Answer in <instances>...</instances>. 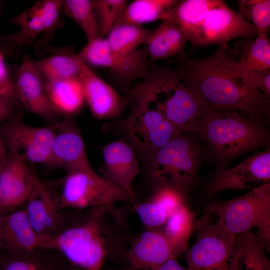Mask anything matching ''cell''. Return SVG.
<instances>
[{
  "mask_svg": "<svg viewBox=\"0 0 270 270\" xmlns=\"http://www.w3.org/2000/svg\"><path fill=\"white\" fill-rule=\"evenodd\" d=\"M218 48L202 58H178L174 72L195 94L215 110L235 112L267 124L270 99L237 72L236 58Z\"/></svg>",
  "mask_w": 270,
  "mask_h": 270,
  "instance_id": "cell-1",
  "label": "cell"
},
{
  "mask_svg": "<svg viewBox=\"0 0 270 270\" xmlns=\"http://www.w3.org/2000/svg\"><path fill=\"white\" fill-rule=\"evenodd\" d=\"M79 220L41 239L39 248L56 250L68 263L84 270H102L106 261L125 260L134 237L124 210L115 204L87 209Z\"/></svg>",
  "mask_w": 270,
  "mask_h": 270,
  "instance_id": "cell-2",
  "label": "cell"
},
{
  "mask_svg": "<svg viewBox=\"0 0 270 270\" xmlns=\"http://www.w3.org/2000/svg\"><path fill=\"white\" fill-rule=\"evenodd\" d=\"M265 124L233 111L212 110L194 126L205 142L216 170L226 168L233 160L259 148L269 147L270 136Z\"/></svg>",
  "mask_w": 270,
  "mask_h": 270,
  "instance_id": "cell-3",
  "label": "cell"
},
{
  "mask_svg": "<svg viewBox=\"0 0 270 270\" xmlns=\"http://www.w3.org/2000/svg\"><path fill=\"white\" fill-rule=\"evenodd\" d=\"M134 101L160 112L180 134L191 132L198 120L215 110L192 92L167 66L152 64L148 76L132 90Z\"/></svg>",
  "mask_w": 270,
  "mask_h": 270,
  "instance_id": "cell-4",
  "label": "cell"
},
{
  "mask_svg": "<svg viewBox=\"0 0 270 270\" xmlns=\"http://www.w3.org/2000/svg\"><path fill=\"white\" fill-rule=\"evenodd\" d=\"M204 212L216 218V223L238 236L258 230L256 236L264 248L270 240V184L266 183L246 194L229 200L208 203Z\"/></svg>",
  "mask_w": 270,
  "mask_h": 270,
  "instance_id": "cell-5",
  "label": "cell"
},
{
  "mask_svg": "<svg viewBox=\"0 0 270 270\" xmlns=\"http://www.w3.org/2000/svg\"><path fill=\"white\" fill-rule=\"evenodd\" d=\"M208 152L187 133L178 135L148 158V175L158 186L184 192L193 182Z\"/></svg>",
  "mask_w": 270,
  "mask_h": 270,
  "instance_id": "cell-6",
  "label": "cell"
},
{
  "mask_svg": "<svg viewBox=\"0 0 270 270\" xmlns=\"http://www.w3.org/2000/svg\"><path fill=\"white\" fill-rule=\"evenodd\" d=\"M128 116L106 124L105 130L122 136L136 152L148 158L180 134L178 129L160 112L130 103Z\"/></svg>",
  "mask_w": 270,
  "mask_h": 270,
  "instance_id": "cell-7",
  "label": "cell"
},
{
  "mask_svg": "<svg viewBox=\"0 0 270 270\" xmlns=\"http://www.w3.org/2000/svg\"><path fill=\"white\" fill-rule=\"evenodd\" d=\"M196 241L186 250L188 270H238L240 260L236 236L212 222L204 212L196 223Z\"/></svg>",
  "mask_w": 270,
  "mask_h": 270,
  "instance_id": "cell-8",
  "label": "cell"
},
{
  "mask_svg": "<svg viewBox=\"0 0 270 270\" xmlns=\"http://www.w3.org/2000/svg\"><path fill=\"white\" fill-rule=\"evenodd\" d=\"M61 186L62 208L84 210L120 202L135 204L133 195L108 182L92 168L67 172Z\"/></svg>",
  "mask_w": 270,
  "mask_h": 270,
  "instance_id": "cell-9",
  "label": "cell"
},
{
  "mask_svg": "<svg viewBox=\"0 0 270 270\" xmlns=\"http://www.w3.org/2000/svg\"><path fill=\"white\" fill-rule=\"evenodd\" d=\"M77 54L89 66L108 70L116 84L126 92L134 80L144 79L150 72L152 62L144 46L132 53L124 55L113 50L104 38L98 37L88 42Z\"/></svg>",
  "mask_w": 270,
  "mask_h": 270,
  "instance_id": "cell-10",
  "label": "cell"
},
{
  "mask_svg": "<svg viewBox=\"0 0 270 270\" xmlns=\"http://www.w3.org/2000/svg\"><path fill=\"white\" fill-rule=\"evenodd\" d=\"M254 26L224 2L209 12L189 34L194 48L217 44L228 50V42L236 38L252 39L258 34Z\"/></svg>",
  "mask_w": 270,
  "mask_h": 270,
  "instance_id": "cell-11",
  "label": "cell"
},
{
  "mask_svg": "<svg viewBox=\"0 0 270 270\" xmlns=\"http://www.w3.org/2000/svg\"><path fill=\"white\" fill-rule=\"evenodd\" d=\"M20 113L0 124V136L10 152L28 163L44 165L49 157L54 133V125L35 126L24 120Z\"/></svg>",
  "mask_w": 270,
  "mask_h": 270,
  "instance_id": "cell-12",
  "label": "cell"
},
{
  "mask_svg": "<svg viewBox=\"0 0 270 270\" xmlns=\"http://www.w3.org/2000/svg\"><path fill=\"white\" fill-rule=\"evenodd\" d=\"M13 76L17 97L24 110L37 115L50 125L62 120L64 116L51 103L44 81L29 56L24 57Z\"/></svg>",
  "mask_w": 270,
  "mask_h": 270,
  "instance_id": "cell-13",
  "label": "cell"
},
{
  "mask_svg": "<svg viewBox=\"0 0 270 270\" xmlns=\"http://www.w3.org/2000/svg\"><path fill=\"white\" fill-rule=\"evenodd\" d=\"M55 133L46 166L50 170L67 172L92 168L84 142L74 117H64L54 124Z\"/></svg>",
  "mask_w": 270,
  "mask_h": 270,
  "instance_id": "cell-14",
  "label": "cell"
},
{
  "mask_svg": "<svg viewBox=\"0 0 270 270\" xmlns=\"http://www.w3.org/2000/svg\"><path fill=\"white\" fill-rule=\"evenodd\" d=\"M270 149L258 152L238 165L216 170L206 188V192L214 195L227 190L248 189L270 182Z\"/></svg>",
  "mask_w": 270,
  "mask_h": 270,
  "instance_id": "cell-15",
  "label": "cell"
},
{
  "mask_svg": "<svg viewBox=\"0 0 270 270\" xmlns=\"http://www.w3.org/2000/svg\"><path fill=\"white\" fill-rule=\"evenodd\" d=\"M25 204L30 222L40 240L56 234L64 227L59 193L38 177Z\"/></svg>",
  "mask_w": 270,
  "mask_h": 270,
  "instance_id": "cell-16",
  "label": "cell"
},
{
  "mask_svg": "<svg viewBox=\"0 0 270 270\" xmlns=\"http://www.w3.org/2000/svg\"><path fill=\"white\" fill-rule=\"evenodd\" d=\"M78 79L85 102L94 119H120L130 104L127 96L120 95L84 62Z\"/></svg>",
  "mask_w": 270,
  "mask_h": 270,
  "instance_id": "cell-17",
  "label": "cell"
},
{
  "mask_svg": "<svg viewBox=\"0 0 270 270\" xmlns=\"http://www.w3.org/2000/svg\"><path fill=\"white\" fill-rule=\"evenodd\" d=\"M38 178L34 164L8 152L0 168V208L25 204Z\"/></svg>",
  "mask_w": 270,
  "mask_h": 270,
  "instance_id": "cell-18",
  "label": "cell"
},
{
  "mask_svg": "<svg viewBox=\"0 0 270 270\" xmlns=\"http://www.w3.org/2000/svg\"><path fill=\"white\" fill-rule=\"evenodd\" d=\"M104 164L101 176L133 195L132 184L139 172L136 152L124 138L101 148Z\"/></svg>",
  "mask_w": 270,
  "mask_h": 270,
  "instance_id": "cell-19",
  "label": "cell"
},
{
  "mask_svg": "<svg viewBox=\"0 0 270 270\" xmlns=\"http://www.w3.org/2000/svg\"><path fill=\"white\" fill-rule=\"evenodd\" d=\"M172 258L176 256L164 232L150 229L134 236L125 256L134 270H153Z\"/></svg>",
  "mask_w": 270,
  "mask_h": 270,
  "instance_id": "cell-20",
  "label": "cell"
},
{
  "mask_svg": "<svg viewBox=\"0 0 270 270\" xmlns=\"http://www.w3.org/2000/svg\"><path fill=\"white\" fill-rule=\"evenodd\" d=\"M44 39L38 44L46 56L34 60L44 82L55 80L78 78L84 62L76 54L74 48H55Z\"/></svg>",
  "mask_w": 270,
  "mask_h": 270,
  "instance_id": "cell-21",
  "label": "cell"
},
{
  "mask_svg": "<svg viewBox=\"0 0 270 270\" xmlns=\"http://www.w3.org/2000/svg\"><path fill=\"white\" fill-rule=\"evenodd\" d=\"M40 238L32 228L24 208L0 218V246L10 254L39 248Z\"/></svg>",
  "mask_w": 270,
  "mask_h": 270,
  "instance_id": "cell-22",
  "label": "cell"
},
{
  "mask_svg": "<svg viewBox=\"0 0 270 270\" xmlns=\"http://www.w3.org/2000/svg\"><path fill=\"white\" fill-rule=\"evenodd\" d=\"M188 36L172 20H162L160 25L154 32L144 46L149 60H166L172 56L183 57L186 55L185 48Z\"/></svg>",
  "mask_w": 270,
  "mask_h": 270,
  "instance_id": "cell-23",
  "label": "cell"
},
{
  "mask_svg": "<svg viewBox=\"0 0 270 270\" xmlns=\"http://www.w3.org/2000/svg\"><path fill=\"white\" fill-rule=\"evenodd\" d=\"M44 82L51 103L64 117H74L82 110L86 102L78 78Z\"/></svg>",
  "mask_w": 270,
  "mask_h": 270,
  "instance_id": "cell-24",
  "label": "cell"
},
{
  "mask_svg": "<svg viewBox=\"0 0 270 270\" xmlns=\"http://www.w3.org/2000/svg\"><path fill=\"white\" fill-rule=\"evenodd\" d=\"M240 44V48L237 50L239 58L235 61L239 74L250 71L270 72V40L267 36L258 34Z\"/></svg>",
  "mask_w": 270,
  "mask_h": 270,
  "instance_id": "cell-25",
  "label": "cell"
},
{
  "mask_svg": "<svg viewBox=\"0 0 270 270\" xmlns=\"http://www.w3.org/2000/svg\"><path fill=\"white\" fill-rule=\"evenodd\" d=\"M220 0H178L164 19H170L189 34L208 13L219 6Z\"/></svg>",
  "mask_w": 270,
  "mask_h": 270,
  "instance_id": "cell-26",
  "label": "cell"
},
{
  "mask_svg": "<svg viewBox=\"0 0 270 270\" xmlns=\"http://www.w3.org/2000/svg\"><path fill=\"white\" fill-rule=\"evenodd\" d=\"M153 32L141 25L118 23L104 38L113 50L126 55L135 52L139 46H145Z\"/></svg>",
  "mask_w": 270,
  "mask_h": 270,
  "instance_id": "cell-27",
  "label": "cell"
},
{
  "mask_svg": "<svg viewBox=\"0 0 270 270\" xmlns=\"http://www.w3.org/2000/svg\"><path fill=\"white\" fill-rule=\"evenodd\" d=\"M177 0H134L128 3L116 24L138 25L164 20Z\"/></svg>",
  "mask_w": 270,
  "mask_h": 270,
  "instance_id": "cell-28",
  "label": "cell"
},
{
  "mask_svg": "<svg viewBox=\"0 0 270 270\" xmlns=\"http://www.w3.org/2000/svg\"><path fill=\"white\" fill-rule=\"evenodd\" d=\"M194 218L192 212L184 204L168 216L164 226L162 232L176 256L188 250Z\"/></svg>",
  "mask_w": 270,
  "mask_h": 270,
  "instance_id": "cell-29",
  "label": "cell"
},
{
  "mask_svg": "<svg viewBox=\"0 0 270 270\" xmlns=\"http://www.w3.org/2000/svg\"><path fill=\"white\" fill-rule=\"evenodd\" d=\"M20 27V30L10 35L0 34V42H12L20 46L33 42L43 32L40 2L9 20Z\"/></svg>",
  "mask_w": 270,
  "mask_h": 270,
  "instance_id": "cell-30",
  "label": "cell"
},
{
  "mask_svg": "<svg viewBox=\"0 0 270 270\" xmlns=\"http://www.w3.org/2000/svg\"><path fill=\"white\" fill-rule=\"evenodd\" d=\"M66 267L38 248L26 252L8 253L0 260V270H64Z\"/></svg>",
  "mask_w": 270,
  "mask_h": 270,
  "instance_id": "cell-31",
  "label": "cell"
},
{
  "mask_svg": "<svg viewBox=\"0 0 270 270\" xmlns=\"http://www.w3.org/2000/svg\"><path fill=\"white\" fill-rule=\"evenodd\" d=\"M62 12L77 24L88 42L99 37L98 21L92 0H64Z\"/></svg>",
  "mask_w": 270,
  "mask_h": 270,
  "instance_id": "cell-32",
  "label": "cell"
},
{
  "mask_svg": "<svg viewBox=\"0 0 270 270\" xmlns=\"http://www.w3.org/2000/svg\"><path fill=\"white\" fill-rule=\"evenodd\" d=\"M236 237L240 260L246 270H270L264 246L256 234L250 231Z\"/></svg>",
  "mask_w": 270,
  "mask_h": 270,
  "instance_id": "cell-33",
  "label": "cell"
},
{
  "mask_svg": "<svg viewBox=\"0 0 270 270\" xmlns=\"http://www.w3.org/2000/svg\"><path fill=\"white\" fill-rule=\"evenodd\" d=\"M99 28V37L104 38L116 23L128 1L126 0H92Z\"/></svg>",
  "mask_w": 270,
  "mask_h": 270,
  "instance_id": "cell-34",
  "label": "cell"
},
{
  "mask_svg": "<svg viewBox=\"0 0 270 270\" xmlns=\"http://www.w3.org/2000/svg\"><path fill=\"white\" fill-rule=\"evenodd\" d=\"M239 12L256 28L258 34L267 36L270 27V0H240Z\"/></svg>",
  "mask_w": 270,
  "mask_h": 270,
  "instance_id": "cell-35",
  "label": "cell"
},
{
  "mask_svg": "<svg viewBox=\"0 0 270 270\" xmlns=\"http://www.w3.org/2000/svg\"><path fill=\"white\" fill-rule=\"evenodd\" d=\"M40 2L44 39L48 41L53 38L56 31L64 26V22L60 16L64 0H42Z\"/></svg>",
  "mask_w": 270,
  "mask_h": 270,
  "instance_id": "cell-36",
  "label": "cell"
},
{
  "mask_svg": "<svg viewBox=\"0 0 270 270\" xmlns=\"http://www.w3.org/2000/svg\"><path fill=\"white\" fill-rule=\"evenodd\" d=\"M134 208L146 229L159 230L164 226L169 216L163 208L149 198L136 204Z\"/></svg>",
  "mask_w": 270,
  "mask_h": 270,
  "instance_id": "cell-37",
  "label": "cell"
},
{
  "mask_svg": "<svg viewBox=\"0 0 270 270\" xmlns=\"http://www.w3.org/2000/svg\"><path fill=\"white\" fill-rule=\"evenodd\" d=\"M184 192L170 186H158L149 199L163 208L170 216L185 204Z\"/></svg>",
  "mask_w": 270,
  "mask_h": 270,
  "instance_id": "cell-38",
  "label": "cell"
},
{
  "mask_svg": "<svg viewBox=\"0 0 270 270\" xmlns=\"http://www.w3.org/2000/svg\"><path fill=\"white\" fill-rule=\"evenodd\" d=\"M24 110L16 95L0 92V124Z\"/></svg>",
  "mask_w": 270,
  "mask_h": 270,
  "instance_id": "cell-39",
  "label": "cell"
},
{
  "mask_svg": "<svg viewBox=\"0 0 270 270\" xmlns=\"http://www.w3.org/2000/svg\"><path fill=\"white\" fill-rule=\"evenodd\" d=\"M247 82L270 98V72L250 71L240 74Z\"/></svg>",
  "mask_w": 270,
  "mask_h": 270,
  "instance_id": "cell-40",
  "label": "cell"
},
{
  "mask_svg": "<svg viewBox=\"0 0 270 270\" xmlns=\"http://www.w3.org/2000/svg\"><path fill=\"white\" fill-rule=\"evenodd\" d=\"M0 92L16 95L13 79L11 78L7 70L4 56L0 52Z\"/></svg>",
  "mask_w": 270,
  "mask_h": 270,
  "instance_id": "cell-41",
  "label": "cell"
},
{
  "mask_svg": "<svg viewBox=\"0 0 270 270\" xmlns=\"http://www.w3.org/2000/svg\"><path fill=\"white\" fill-rule=\"evenodd\" d=\"M153 270H188L182 266L176 260V258H172Z\"/></svg>",
  "mask_w": 270,
  "mask_h": 270,
  "instance_id": "cell-42",
  "label": "cell"
},
{
  "mask_svg": "<svg viewBox=\"0 0 270 270\" xmlns=\"http://www.w3.org/2000/svg\"><path fill=\"white\" fill-rule=\"evenodd\" d=\"M8 155V150L0 136V168Z\"/></svg>",
  "mask_w": 270,
  "mask_h": 270,
  "instance_id": "cell-43",
  "label": "cell"
},
{
  "mask_svg": "<svg viewBox=\"0 0 270 270\" xmlns=\"http://www.w3.org/2000/svg\"><path fill=\"white\" fill-rule=\"evenodd\" d=\"M64 270H84L70 264L69 266H66ZM121 270H132V268H124Z\"/></svg>",
  "mask_w": 270,
  "mask_h": 270,
  "instance_id": "cell-44",
  "label": "cell"
},
{
  "mask_svg": "<svg viewBox=\"0 0 270 270\" xmlns=\"http://www.w3.org/2000/svg\"><path fill=\"white\" fill-rule=\"evenodd\" d=\"M3 6H4V2L2 0H0V16L2 14Z\"/></svg>",
  "mask_w": 270,
  "mask_h": 270,
  "instance_id": "cell-45",
  "label": "cell"
},
{
  "mask_svg": "<svg viewBox=\"0 0 270 270\" xmlns=\"http://www.w3.org/2000/svg\"><path fill=\"white\" fill-rule=\"evenodd\" d=\"M2 209L0 208V217H1V216H4V215H2V212H2Z\"/></svg>",
  "mask_w": 270,
  "mask_h": 270,
  "instance_id": "cell-46",
  "label": "cell"
},
{
  "mask_svg": "<svg viewBox=\"0 0 270 270\" xmlns=\"http://www.w3.org/2000/svg\"><path fill=\"white\" fill-rule=\"evenodd\" d=\"M0 199H1V193H0Z\"/></svg>",
  "mask_w": 270,
  "mask_h": 270,
  "instance_id": "cell-47",
  "label": "cell"
},
{
  "mask_svg": "<svg viewBox=\"0 0 270 270\" xmlns=\"http://www.w3.org/2000/svg\"><path fill=\"white\" fill-rule=\"evenodd\" d=\"M2 216L0 217V218Z\"/></svg>",
  "mask_w": 270,
  "mask_h": 270,
  "instance_id": "cell-48",
  "label": "cell"
}]
</instances>
